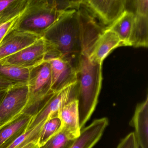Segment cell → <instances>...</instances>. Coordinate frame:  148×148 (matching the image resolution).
Wrapping results in <instances>:
<instances>
[{"instance_id":"30bf717a","label":"cell","mask_w":148,"mask_h":148,"mask_svg":"<svg viewBox=\"0 0 148 148\" xmlns=\"http://www.w3.org/2000/svg\"><path fill=\"white\" fill-rule=\"evenodd\" d=\"M30 3V0H15L0 13V42L13 31L20 28Z\"/></svg>"},{"instance_id":"9a60e30c","label":"cell","mask_w":148,"mask_h":148,"mask_svg":"<svg viewBox=\"0 0 148 148\" xmlns=\"http://www.w3.org/2000/svg\"><path fill=\"white\" fill-rule=\"evenodd\" d=\"M33 117L22 114L10 123L0 129V148H7L27 131Z\"/></svg>"},{"instance_id":"cb8c5ba5","label":"cell","mask_w":148,"mask_h":148,"mask_svg":"<svg viewBox=\"0 0 148 148\" xmlns=\"http://www.w3.org/2000/svg\"><path fill=\"white\" fill-rule=\"evenodd\" d=\"M132 2L135 9L134 14L148 16V0H136Z\"/></svg>"},{"instance_id":"5b68a950","label":"cell","mask_w":148,"mask_h":148,"mask_svg":"<svg viewBox=\"0 0 148 148\" xmlns=\"http://www.w3.org/2000/svg\"><path fill=\"white\" fill-rule=\"evenodd\" d=\"M27 84H18L8 90L0 103V129L23 114L28 100Z\"/></svg>"},{"instance_id":"9c48e42d","label":"cell","mask_w":148,"mask_h":148,"mask_svg":"<svg viewBox=\"0 0 148 148\" xmlns=\"http://www.w3.org/2000/svg\"><path fill=\"white\" fill-rule=\"evenodd\" d=\"M42 35L18 28L0 42V61L38 41Z\"/></svg>"},{"instance_id":"4316f807","label":"cell","mask_w":148,"mask_h":148,"mask_svg":"<svg viewBox=\"0 0 148 148\" xmlns=\"http://www.w3.org/2000/svg\"><path fill=\"white\" fill-rule=\"evenodd\" d=\"M22 148H39V146L37 142H32Z\"/></svg>"},{"instance_id":"83f0119b","label":"cell","mask_w":148,"mask_h":148,"mask_svg":"<svg viewBox=\"0 0 148 148\" xmlns=\"http://www.w3.org/2000/svg\"><path fill=\"white\" fill-rule=\"evenodd\" d=\"M8 90H0V103L3 100Z\"/></svg>"},{"instance_id":"2e32d148","label":"cell","mask_w":148,"mask_h":148,"mask_svg":"<svg viewBox=\"0 0 148 148\" xmlns=\"http://www.w3.org/2000/svg\"><path fill=\"white\" fill-rule=\"evenodd\" d=\"M58 116L61 120L62 127L76 138L79 137L81 130L77 99H73L64 105L59 112Z\"/></svg>"},{"instance_id":"8fae6325","label":"cell","mask_w":148,"mask_h":148,"mask_svg":"<svg viewBox=\"0 0 148 148\" xmlns=\"http://www.w3.org/2000/svg\"><path fill=\"white\" fill-rule=\"evenodd\" d=\"M51 66V90L54 92L77 83L76 69L69 62L60 58L46 59Z\"/></svg>"},{"instance_id":"277c9868","label":"cell","mask_w":148,"mask_h":148,"mask_svg":"<svg viewBox=\"0 0 148 148\" xmlns=\"http://www.w3.org/2000/svg\"><path fill=\"white\" fill-rule=\"evenodd\" d=\"M66 12L57 9L55 0H30L28 11L20 28L42 35L44 31Z\"/></svg>"},{"instance_id":"7402d4cb","label":"cell","mask_w":148,"mask_h":148,"mask_svg":"<svg viewBox=\"0 0 148 148\" xmlns=\"http://www.w3.org/2000/svg\"><path fill=\"white\" fill-rule=\"evenodd\" d=\"M47 120L41 122L34 128L27 131L7 148H22L32 142L38 143L43 125Z\"/></svg>"},{"instance_id":"8992f818","label":"cell","mask_w":148,"mask_h":148,"mask_svg":"<svg viewBox=\"0 0 148 148\" xmlns=\"http://www.w3.org/2000/svg\"><path fill=\"white\" fill-rule=\"evenodd\" d=\"M125 0H84L81 4L106 29L127 10Z\"/></svg>"},{"instance_id":"3957f363","label":"cell","mask_w":148,"mask_h":148,"mask_svg":"<svg viewBox=\"0 0 148 148\" xmlns=\"http://www.w3.org/2000/svg\"><path fill=\"white\" fill-rule=\"evenodd\" d=\"M51 83V66L46 60L32 72L27 84L28 100L23 114L34 117L43 109L54 93Z\"/></svg>"},{"instance_id":"ac0fdd59","label":"cell","mask_w":148,"mask_h":148,"mask_svg":"<svg viewBox=\"0 0 148 148\" xmlns=\"http://www.w3.org/2000/svg\"><path fill=\"white\" fill-rule=\"evenodd\" d=\"M135 14L125 10L123 14L106 29L115 33L121 40L123 46H130V40L132 31Z\"/></svg>"},{"instance_id":"ffe728a7","label":"cell","mask_w":148,"mask_h":148,"mask_svg":"<svg viewBox=\"0 0 148 148\" xmlns=\"http://www.w3.org/2000/svg\"><path fill=\"white\" fill-rule=\"evenodd\" d=\"M76 139L62 127L60 130L39 148H70Z\"/></svg>"},{"instance_id":"e0dca14e","label":"cell","mask_w":148,"mask_h":148,"mask_svg":"<svg viewBox=\"0 0 148 148\" xmlns=\"http://www.w3.org/2000/svg\"><path fill=\"white\" fill-rule=\"evenodd\" d=\"M38 66H25L0 64V79L15 84L27 85L33 70Z\"/></svg>"},{"instance_id":"d4e9b609","label":"cell","mask_w":148,"mask_h":148,"mask_svg":"<svg viewBox=\"0 0 148 148\" xmlns=\"http://www.w3.org/2000/svg\"><path fill=\"white\" fill-rule=\"evenodd\" d=\"M15 0H0V13L8 8Z\"/></svg>"},{"instance_id":"6da1fadb","label":"cell","mask_w":148,"mask_h":148,"mask_svg":"<svg viewBox=\"0 0 148 148\" xmlns=\"http://www.w3.org/2000/svg\"><path fill=\"white\" fill-rule=\"evenodd\" d=\"M105 30L81 3L77 9L66 12L42 36L50 48L49 58H61L76 69L80 56H90Z\"/></svg>"},{"instance_id":"5bb4252c","label":"cell","mask_w":148,"mask_h":148,"mask_svg":"<svg viewBox=\"0 0 148 148\" xmlns=\"http://www.w3.org/2000/svg\"><path fill=\"white\" fill-rule=\"evenodd\" d=\"M130 124L135 128V135L138 146L148 148V97L138 104Z\"/></svg>"},{"instance_id":"7a4b0ae2","label":"cell","mask_w":148,"mask_h":148,"mask_svg":"<svg viewBox=\"0 0 148 148\" xmlns=\"http://www.w3.org/2000/svg\"><path fill=\"white\" fill-rule=\"evenodd\" d=\"M102 65L86 54L81 55L76 67L79 126L82 130L95 110L102 82Z\"/></svg>"},{"instance_id":"ba28073f","label":"cell","mask_w":148,"mask_h":148,"mask_svg":"<svg viewBox=\"0 0 148 148\" xmlns=\"http://www.w3.org/2000/svg\"><path fill=\"white\" fill-rule=\"evenodd\" d=\"M77 83L72 84L54 92L43 109L33 118L27 130L51 117L58 116L62 107L69 101L77 99Z\"/></svg>"},{"instance_id":"d6986e66","label":"cell","mask_w":148,"mask_h":148,"mask_svg":"<svg viewBox=\"0 0 148 148\" xmlns=\"http://www.w3.org/2000/svg\"><path fill=\"white\" fill-rule=\"evenodd\" d=\"M135 14L130 38V46L147 47L148 46V16Z\"/></svg>"},{"instance_id":"7c38bea8","label":"cell","mask_w":148,"mask_h":148,"mask_svg":"<svg viewBox=\"0 0 148 148\" xmlns=\"http://www.w3.org/2000/svg\"><path fill=\"white\" fill-rule=\"evenodd\" d=\"M108 123L107 118L95 119L81 130L80 136L70 148H92L100 140Z\"/></svg>"},{"instance_id":"44dd1931","label":"cell","mask_w":148,"mask_h":148,"mask_svg":"<svg viewBox=\"0 0 148 148\" xmlns=\"http://www.w3.org/2000/svg\"><path fill=\"white\" fill-rule=\"evenodd\" d=\"M62 123L58 116L51 117L48 119L40 132L38 141L39 147L44 145L53 136L62 128Z\"/></svg>"},{"instance_id":"484cf974","label":"cell","mask_w":148,"mask_h":148,"mask_svg":"<svg viewBox=\"0 0 148 148\" xmlns=\"http://www.w3.org/2000/svg\"><path fill=\"white\" fill-rule=\"evenodd\" d=\"M16 85L18 84H15L0 79V90H9V89L12 88Z\"/></svg>"},{"instance_id":"52a82bcc","label":"cell","mask_w":148,"mask_h":148,"mask_svg":"<svg viewBox=\"0 0 148 148\" xmlns=\"http://www.w3.org/2000/svg\"><path fill=\"white\" fill-rule=\"evenodd\" d=\"M50 48L48 44L42 37L38 41L0 61L2 64L32 66L43 64L49 56Z\"/></svg>"},{"instance_id":"4fadbf2b","label":"cell","mask_w":148,"mask_h":148,"mask_svg":"<svg viewBox=\"0 0 148 148\" xmlns=\"http://www.w3.org/2000/svg\"><path fill=\"white\" fill-rule=\"evenodd\" d=\"M120 46L123 45L118 36L112 31L106 29L96 41L89 58L95 63L102 65L109 53Z\"/></svg>"},{"instance_id":"603a6c76","label":"cell","mask_w":148,"mask_h":148,"mask_svg":"<svg viewBox=\"0 0 148 148\" xmlns=\"http://www.w3.org/2000/svg\"><path fill=\"white\" fill-rule=\"evenodd\" d=\"M138 143L134 132H131L123 138L117 148H138Z\"/></svg>"}]
</instances>
